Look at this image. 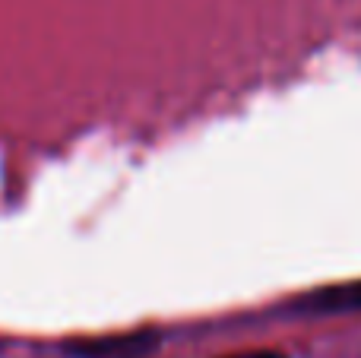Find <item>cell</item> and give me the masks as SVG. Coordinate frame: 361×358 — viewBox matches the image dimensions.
Returning <instances> with one entry per match:
<instances>
[{"mask_svg":"<svg viewBox=\"0 0 361 358\" xmlns=\"http://www.w3.org/2000/svg\"><path fill=\"white\" fill-rule=\"evenodd\" d=\"M301 311L311 314H349L361 311V283L333 285V289H317L301 298Z\"/></svg>","mask_w":361,"mask_h":358,"instance_id":"cell-2","label":"cell"},{"mask_svg":"<svg viewBox=\"0 0 361 358\" xmlns=\"http://www.w3.org/2000/svg\"><path fill=\"white\" fill-rule=\"evenodd\" d=\"M225 358H288V355L273 352V349H257V352H238V355H225Z\"/></svg>","mask_w":361,"mask_h":358,"instance_id":"cell-3","label":"cell"},{"mask_svg":"<svg viewBox=\"0 0 361 358\" xmlns=\"http://www.w3.org/2000/svg\"><path fill=\"white\" fill-rule=\"evenodd\" d=\"M152 333H130V336H108V340H82L70 342L67 355L73 358H143L156 349Z\"/></svg>","mask_w":361,"mask_h":358,"instance_id":"cell-1","label":"cell"}]
</instances>
